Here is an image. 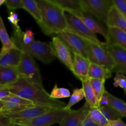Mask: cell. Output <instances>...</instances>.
Returning a JSON list of instances; mask_svg holds the SVG:
<instances>
[{
  "label": "cell",
  "instance_id": "44",
  "mask_svg": "<svg viewBox=\"0 0 126 126\" xmlns=\"http://www.w3.org/2000/svg\"><path fill=\"white\" fill-rule=\"evenodd\" d=\"M5 2V0H0V6Z\"/></svg>",
  "mask_w": 126,
  "mask_h": 126
},
{
  "label": "cell",
  "instance_id": "23",
  "mask_svg": "<svg viewBox=\"0 0 126 126\" xmlns=\"http://www.w3.org/2000/svg\"><path fill=\"white\" fill-rule=\"evenodd\" d=\"M65 12H74L82 11L81 0H51Z\"/></svg>",
  "mask_w": 126,
  "mask_h": 126
},
{
  "label": "cell",
  "instance_id": "43",
  "mask_svg": "<svg viewBox=\"0 0 126 126\" xmlns=\"http://www.w3.org/2000/svg\"><path fill=\"white\" fill-rule=\"evenodd\" d=\"M4 107V102L3 101L0 100V111H1V110Z\"/></svg>",
  "mask_w": 126,
  "mask_h": 126
},
{
  "label": "cell",
  "instance_id": "20",
  "mask_svg": "<svg viewBox=\"0 0 126 126\" xmlns=\"http://www.w3.org/2000/svg\"><path fill=\"white\" fill-rule=\"evenodd\" d=\"M112 71L107 68L97 64L91 63L89 70V79H98L107 80L112 76Z\"/></svg>",
  "mask_w": 126,
  "mask_h": 126
},
{
  "label": "cell",
  "instance_id": "35",
  "mask_svg": "<svg viewBox=\"0 0 126 126\" xmlns=\"http://www.w3.org/2000/svg\"><path fill=\"white\" fill-rule=\"evenodd\" d=\"M113 4L126 18V0H112Z\"/></svg>",
  "mask_w": 126,
  "mask_h": 126
},
{
  "label": "cell",
  "instance_id": "33",
  "mask_svg": "<svg viewBox=\"0 0 126 126\" xmlns=\"http://www.w3.org/2000/svg\"><path fill=\"white\" fill-rule=\"evenodd\" d=\"M4 4L9 12L17 9H23V0H5Z\"/></svg>",
  "mask_w": 126,
  "mask_h": 126
},
{
  "label": "cell",
  "instance_id": "21",
  "mask_svg": "<svg viewBox=\"0 0 126 126\" xmlns=\"http://www.w3.org/2000/svg\"><path fill=\"white\" fill-rule=\"evenodd\" d=\"M0 41L2 43V48L0 51V55L7 52L11 49L17 47L12 41V38H10L9 36L1 16H0Z\"/></svg>",
  "mask_w": 126,
  "mask_h": 126
},
{
  "label": "cell",
  "instance_id": "5",
  "mask_svg": "<svg viewBox=\"0 0 126 126\" xmlns=\"http://www.w3.org/2000/svg\"><path fill=\"white\" fill-rule=\"evenodd\" d=\"M84 39L87 45V54L90 62L104 66L113 72L114 67V62L108 51L103 47V44H99L85 38Z\"/></svg>",
  "mask_w": 126,
  "mask_h": 126
},
{
  "label": "cell",
  "instance_id": "27",
  "mask_svg": "<svg viewBox=\"0 0 126 126\" xmlns=\"http://www.w3.org/2000/svg\"><path fill=\"white\" fill-rule=\"evenodd\" d=\"M91 86L92 87L95 95L98 100V102H100L105 91V80L98 79H90Z\"/></svg>",
  "mask_w": 126,
  "mask_h": 126
},
{
  "label": "cell",
  "instance_id": "32",
  "mask_svg": "<svg viewBox=\"0 0 126 126\" xmlns=\"http://www.w3.org/2000/svg\"><path fill=\"white\" fill-rule=\"evenodd\" d=\"M2 101H6V102H13V103H18V104H22V105H34L33 102L31 101L28 100L27 99L20 97L16 95L13 94L11 93L9 96H7L6 98L2 100Z\"/></svg>",
  "mask_w": 126,
  "mask_h": 126
},
{
  "label": "cell",
  "instance_id": "45",
  "mask_svg": "<svg viewBox=\"0 0 126 126\" xmlns=\"http://www.w3.org/2000/svg\"><path fill=\"white\" fill-rule=\"evenodd\" d=\"M18 126V125H17V124H16V126Z\"/></svg>",
  "mask_w": 126,
  "mask_h": 126
},
{
  "label": "cell",
  "instance_id": "3",
  "mask_svg": "<svg viewBox=\"0 0 126 126\" xmlns=\"http://www.w3.org/2000/svg\"><path fill=\"white\" fill-rule=\"evenodd\" d=\"M14 28V34L12 40L16 46L22 51L30 54L33 57L36 58L45 64H49L55 59V53L51 43H45L34 40L28 45H25L22 43V39L23 32L20 27Z\"/></svg>",
  "mask_w": 126,
  "mask_h": 126
},
{
  "label": "cell",
  "instance_id": "37",
  "mask_svg": "<svg viewBox=\"0 0 126 126\" xmlns=\"http://www.w3.org/2000/svg\"><path fill=\"white\" fill-rule=\"evenodd\" d=\"M7 19L12 24L13 27H18V22L20 21L18 18V14L14 12H9V17H7Z\"/></svg>",
  "mask_w": 126,
  "mask_h": 126
},
{
  "label": "cell",
  "instance_id": "11",
  "mask_svg": "<svg viewBox=\"0 0 126 126\" xmlns=\"http://www.w3.org/2000/svg\"><path fill=\"white\" fill-rule=\"evenodd\" d=\"M103 47L111 57L114 63L113 72L126 74V49L116 44H108L105 42Z\"/></svg>",
  "mask_w": 126,
  "mask_h": 126
},
{
  "label": "cell",
  "instance_id": "7",
  "mask_svg": "<svg viewBox=\"0 0 126 126\" xmlns=\"http://www.w3.org/2000/svg\"><path fill=\"white\" fill-rule=\"evenodd\" d=\"M70 110L54 109L39 116L27 121H15L18 126H50L61 123L63 118L69 113Z\"/></svg>",
  "mask_w": 126,
  "mask_h": 126
},
{
  "label": "cell",
  "instance_id": "30",
  "mask_svg": "<svg viewBox=\"0 0 126 126\" xmlns=\"http://www.w3.org/2000/svg\"><path fill=\"white\" fill-rule=\"evenodd\" d=\"M50 96L51 98L59 100L60 98H68L71 97V93L68 89L64 87H59L57 85L55 84L50 92Z\"/></svg>",
  "mask_w": 126,
  "mask_h": 126
},
{
  "label": "cell",
  "instance_id": "41",
  "mask_svg": "<svg viewBox=\"0 0 126 126\" xmlns=\"http://www.w3.org/2000/svg\"><path fill=\"white\" fill-rule=\"evenodd\" d=\"M11 92L5 87H0V100L2 101L5 98L9 96Z\"/></svg>",
  "mask_w": 126,
  "mask_h": 126
},
{
  "label": "cell",
  "instance_id": "39",
  "mask_svg": "<svg viewBox=\"0 0 126 126\" xmlns=\"http://www.w3.org/2000/svg\"><path fill=\"white\" fill-rule=\"evenodd\" d=\"M110 100H109V92L108 91H105L102 98L99 102L100 107L103 106H109Z\"/></svg>",
  "mask_w": 126,
  "mask_h": 126
},
{
  "label": "cell",
  "instance_id": "13",
  "mask_svg": "<svg viewBox=\"0 0 126 126\" xmlns=\"http://www.w3.org/2000/svg\"><path fill=\"white\" fill-rule=\"evenodd\" d=\"M71 14H74L76 17H78L79 19H81L90 30L92 31V32H94L95 34L98 33V34L103 36L105 39L106 42L108 41V27L103 25L102 22L98 21L94 16L89 14L82 12V11L71 12Z\"/></svg>",
  "mask_w": 126,
  "mask_h": 126
},
{
  "label": "cell",
  "instance_id": "38",
  "mask_svg": "<svg viewBox=\"0 0 126 126\" xmlns=\"http://www.w3.org/2000/svg\"><path fill=\"white\" fill-rule=\"evenodd\" d=\"M16 124L14 120L0 115V126H14Z\"/></svg>",
  "mask_w": 126,
  "mask_h": 126
},
{
  "label": "cell",
  "instance_id": "34",
  "mask_svg": "<svg viewBox=\"0 0 126 126\" xmlns=\"http://www.w3.org/2000/svg\"><path fill=\"white\" fill-rule=\"evenodd\" d=\"M113 86L114 87H120L126 94V78L124 75L121 73H116L114 78Z\"/></svg>",
  "mask_w": 126,
  "mask_h": 126
},
{
  "label": "cell",
  "instance_id": "6",
  "mask_svg": "<svg viewBox=\"0 0 126 126\" xmlns=\"http://www.w3.org/2000/svg\"><path fill=\"white\" fill-rule=\"evenodd\" d=\"M82 12L89 14L107 25L110 9L113 6L112 0H81Z\"/></svg>",
  "mask_w": 126,
  "mask_h": 126
},
{
  "label": "cell",
  "instance_id": "24",
  "mask_svg": "<svg viewBox=\"0 0 126 126\" xmlns=\"http://www.w3.org/2000/svg\"><path fill=\"white\" fill-rule=\"evenodd\" d=\"M23 9L34 18L37 23L41 22V14L36 0H23Z\"/></svg>",
  "mask_w": 126,
  "mask_h": 126
},
{
  "label": "cell",
  "instance_id": "31",
  "mask_svg": "<svg viewBox=\"0 0 126 126\" xmlns=\"http://www.w3.org/2000/svg\"><path fill=\"white\" fill-rule=\"evenodd\" d=\"M88 116L94 122L97 123L100 126H107V124L105 122L100 107L91 108Z\"/></svg>",
  "mask_w": 126,
  "mask_h": 126
},
{
  "label": "cell",
  "instance_id": "18",
  "mask_svg": "<svg viewBox=\"0 0 126 126\" xmlns=\"http://www.w3.org/2000/svg\"><path fill=\"white\" fill-rule=\"evenodd\" d=\"M107 27H114L126 32V18L123 16L116 8L113 6L110 9Z\"/></svg>",
  "mask_w": 126,
  "mask_h": 126
},
{
  "label": "cell",
  "instance_id": "12",
  "mask_svg": "<svg viewBox=\"0 0 126 126\" xmlns=\"http://www.w3.org/2000/svg\"><path fill=\"white\" fill-rule=\"evenodd\" d=\"M51 44L56 58H57L70 71H72L73 59L71 55V50L68 47L62 39L56 36L52 38Z\"/></svg>",
  "mask_w": 126,
  "mask_h": 126
},
{
  "label": "cell",
  "instance_id": "10",
  "mask_svg": "<svg viewBox=\"0 0 126 126\" xmlns=\"http://www.w3.org/2000/svg\"><path fill=\"white\" fill-rule=\"evenodd\" d=\"M55 108L47 107H35L12 112H0V115L15 121H27L39 116Z\"/></svg>",
  "mask_w": 126,
  "mask_h": 126
},
{
  "label": "cell",
  "instance_id": "1",
  "mask_svg": "<svg viewBox=\"0 0 126 126\" xmlns=\"http://www.w3.org/2000/svg\"><path fill=\"white\" fill-rule=\"evenodd\" d=\"M11 93L33 102L36 106L63 109L66 106L63 102L50 97L44 87H41L25 78H20L16 82L6 86Z\"/></svg>",
  "mask_w": 126,
  "mask_h": 126
},
{
  "label": "cell",
  "instance_id": "19",
  "mask_svg": "<svg viewBox=\"0 0 126 126\" xmlns=\"http://www.w3.org/2000/svg\"><path fill=\"white\" fill-rule=\"evenodd\" d=\"M108 39L107 44H116L126 49V32L116 27H108Z\"/></svg>",
  "mask_w": 126,
  "mask_h": 126
},
{
  "label": "cell",
  "instance_id": "9",
  "mask_svg": "<svg viewBox=\"0 0 126 126\" xmlns=\"http://www.w3.org/2000/svg\"><path fill=\"white\" fill-rule=\"evenodd\" d=\"M65 16L67 22V30L74 32L97 44H103V42L99 40L97 34L90 30L78 17L68 12H65Z\"/></svg>",
  "mask_w": 126,
  "mask_h": 126
},
{
  "label": "cell",
  "instance_id": "8",
  "mask_svg": "<svg viewBox=\"0 0 126 126\" xmlns=\"http://www.w3.org/2000/svg\"><path fill=\"white\" fill-rule=\"evenodd\" d=\"M56 36L62 39L73 54H79L89 59L87 45L83 37L67 30L59 33Z\"/></svg>",
  "mask_w": 126,
  "mask_h": 126
},
{
  "label": "cell",
  "instance_id": "4",
  "mask_svg": "<svg viewBox=\"0 0 126 126\" xmlns=\"http://www.w3.org/2000/svg\"><path fill=\"white\" fill-rule=\"evenodd\" d=\"M16 69L20 78H25L39 87H44L39 67L30 54L22 51L20 62Z\"/></svg>",
  "mask_w": 126,
  "mask_h": 126
},
{
  "label": "cell",
  "instance_id": "16",
  "mask_svg": "<svg viewBox=\"0 0 126 126\" xmlns=\"http://www.w3.org/2000/svg\"><path fill=\"white\" fill-rule=\"evenodd\" d=\"M22 50L14 48L0 55V66L17 68L20 62Z\"/></svg>",
  "mask_w": 126,
  "mask_h": 126
},
{
  "label": "cell",
  "instance_id": "36",
  "mask_svg": "<svg viewBox=\"0 0 126 126\" xmlns=\"http://www.w3.org/2000/svg\"><path fill=\"white\" fill-rule=\"evenodd\" d=\"M34 40V33L30 30H27L25 32H23L22 42L25 45H28Z\"/></svg>",
  "mask_w": 126,
  "mask_h": 126
},
{
  "label": "cell",
  "instance_id": "15",
  "mask_svg": "<svg viewBox=\"0 0 126 126\" xmlns=\"http://www.w3.org/2000/svg\"><path fill=\"white\" fill-rule=\"evenodd\" d=\"M91 63L89 59L79 54H73L72 73L80 81L88 79L89 70Z\"/></svg>",
  "mask_w": 126,
  "mask_h": 126
},
{
  "label": "cell",
  "instance_id": "17",
  "mask_svg": "<svg viewBox=\"0 0 126 126\" xmlns=\"http://www.w3.org/2000/svg\"><path fill=\"white\" fill-rule=\"evenodd\" d=\"M19 78L16 68L0 66V87H6L12 84Z\"/></svg>",
  "mask_w": 126,
  "mask_h": 126
},
{
  "label": "cell",
  "instance_id": "29",
  "mask_svg": "<svg viewBox=\"0 0 126 126\" xmlns=\"http://www.w3.org/2000/svg\"><path fill=\"white\" fill-rule=\"evenodd\" d=\"M4 107L0 112H12L16 111L22 110L27 109L28 108L35 107L34 105H22L18 103H13V102H6L3 101Z\"/></svg>",
  "mask_w": 126,
  "mask_h": 126
},
{
  "label": "cell",
  "instance_id": "2",
  "mask_svg": "<svg viewBox=\"0 0 126 126\" xmlns=\"http://www.w3.org/2000/svg\"><path fill=\"white\" fill-rule=\"evenodd\" d=\"M41 11L42 21L38 23L47 36L58 34L67 29L65 11L51 0H36Z\"/></svg>",
  "mask_w": 126,
  "mask_h": 126
},
{
  "label": "cell",
  "instance_id": "14",
  "mask_svg": "<svg viewBox=\"0 0 126 126\" xmlns=\"http://www.w3.org/2000/svg\"><path fill=\"white\" fill-rule=\"evenodd\" d=\"M91 108L89 105L85 102L84 105L79 109L70 110L69 113L63 118L60 126H82Z\"/></svg>",
  "mask_w": 126,
  "mask_h": 126
},
{
  "label": "cell",
  "instance_id": "25",
  "mask_svg": "<svg viewBox=\"0 0 126 126\" xmlns=\"http://www.w3.org/2000/svg\"><path fill=\"white\" fill-rule=\"evenodd\" d=\"M109 100V106L118 111L123 118H126V102L110 93Z\"/></svg>",
  "mask_w": 126,
  "mask_h": 126
},
{
  "label": "cell",
  "instance_id": "40",
  "mask_svg": "<svg viewBox=\"0 0 126 126\" xmlns=\"http://www.w3.org/2000/svg\"><path fill=\"white\" fill-rule=\"evenodd\" d=\"M107 126H126V124L122 121V119L109 121Z\"/></svg>",
  "mask_w": 126,
  "mask_h": 126
},
{
  "label": "cell",
  "instance_id": "22",
  "mask_svg": "<svg viewBox=\"0 0 126 126\" xmlns=\"http://www.w3.org/2000/svg\"><path fill=\"white\" fill-rule=\"evenodd\" d=\"M82 89L84 92L86 102H87L92 108L100 107L99 102L95 95L92 87L91 86L90 79L82 81Z\"/></svg>",
  "mask_w": 126,
  "mask_h": 126
},
{
  "label": "cell",
  "instance_id": "42",
  "mask_svg": "<svg viewBox=\"0 0 126 126\" xmlns=\"http://www.w3.org/2000/svg\"><path fill=\"white\" fill-rule=\"evenodd\" d=\"M82 126H100L98 124H97V123H95V122H94L91 118L89 117V116H87V118H86V119L84 120V121L82 123Z\"/></svg>",
  "mask_w": 126,
  "mask_h": 126
},
{
  "label": "cell",
  "instance_id": "26",
  "mask_svg": "<svg viewBox=\"0 0 126 126\" xmlns=\"http://www.w3.org/2000/svg\"><path fill=\"white\" fill-rule=\"evenodd\" d=\"M100 109L103 114L105 122L107 124H108V121H109L118 120V119H121V118H123L122 116L110 106L100 107Z\"/></svg>",
  "mask_w": 126,
  "mask_h": 126
},
{
  "label": "cell",
  "instance_id": "28",
  "mask_svg": "<svg viewBox=\"0 0 126 126\" xmlns=\"http://www.w3.org/2000/svg\"><path fill=\"white\" fill-rule=\"evenodd\" d=\"M85 98L84 92L83 89L82 88H77L75 89L70 97V100L68 103L66 104V106L63 108L65 110H71V108L73 105H76L80 101L82 100L83 98Z\"/></svg>",
  "mask_w": 126,
  "mask_h": 126
}]
</instances>
